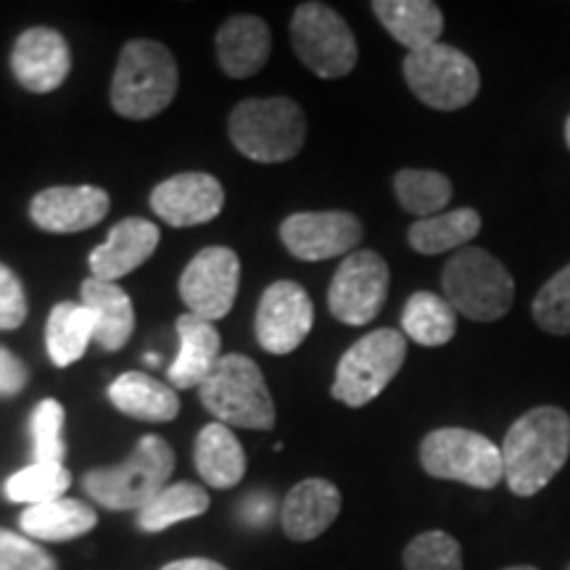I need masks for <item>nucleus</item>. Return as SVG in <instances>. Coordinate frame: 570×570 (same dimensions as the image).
<instances>
[{"instance_id": "nucleus-1", "label": "nucleus", "mask_w": 570, "mask_h": 570, "mask_svg": "<svg viewBox=\"0 0 570 570\" xmlns=\"http://www.w3.org/2000/svg\"><path fill=\"white\" fill-rule=\"evenodd\" d=\"M499 449L512 494H539L570 458V415L552 404L533 407L510 425Z\"/></svg>"}, {"instance_id": "nucleus-2", "label": "nucleus", "mask_w": 570, "mask_h": 570, "mask_svg": "<svg viewBox=\"0 0 570 570\" xmlns=\"http://www.w3.org/2000/svg\"><path fill=\"white\" fill-rule=\"evenodd\" d=\"M180 71L167 46L156 40H130L119 53L111 77V106L119 117L154 119L175 101Z\"/></svg>"}, {"instance_id": "nucleus-3", "label": "nucleus", "mask_w": 570, "mask_h": 570, "mask_svg": "<svg viewBox=\"0 0 570 570\" xmlns=\"http://www.w3.org/2000/svg\"><path fill=\"white\" fill-rule=\"evenodd\" d=\"M235 151L256 164H283L304 148L306 117L294 98H246L227 122Z\"/></svg>"}, {"instance_id": "nucleus-4", "label": "nucleus", "mask_w": 570, "mask_h": 570, "mask_svg": "<svg viewBox=\"0 0 570 570\" xmlns=\"http://www.w3.org/2000/svg\"><path fill=\"white\" fill-rule=\"evenodd\" d=\"M175 452L161 436H142L122 465L88 470L82 489L106 510H142L169 487Z\"/></svg>"}, {"instance_id": "nucleus-5", "label": "nucleus", "mask_w": 570, "mask_h": 570, "mask_svg": "<svg viewBox=\"0 0 570 570\" xmlns=\"http://www.w3.org/2000/svg\"><path fill=\"white\" fill-rule=\"evenodd\" d=\"M444 298L462 317L475 323H494L512 309L515 281L494 254L465 246L452 254L441 275Z\"/></svg>"}, {"instance_id": "nucleus-6", "label": "nucleus", "mask_w": 570, "mask_h": 570, "mask_svg": "<svg viewBox=\"0 0 570 570\" xmlns=\"http://www.w3.org/2000/svg\"><path fill=\"white\" fill-rule=\"evenodd\" d=\"M198 399L217 423L252 431H269L275 425L273 394L259 365L246 354H225L198 386Z\"/></svg>"}, {"instance_id": "nucleus-7", "label": "nucleus", "mask_w": 570, "mask_h": 570, "mask_svg": "<svg viewBox=\"0 0 570 570\" xmlns=\"http://www.w3.org/2000/svg\"><path fill=\"white\" fill-rule=\"evenodd\" d=\"M404 356H407V336L394 327H377L341 356L331 396L346 407H365L399 375Z\"/></svg>"}, {"instance_id": "nucleus-8", "label": "nucleus", "mask_w": 570, "mask_h": 570, "mask_svg": "<svg viewBox=\"0 0 570 570\" xmlns=\"http://www.w3.org/2000/svg\"><path fill=\"white\" fill-rule=\"evenodd\" d=\"M420 465L431 479L494 489L504 481L502 449L468 428H436L420 444Z\"/></svg>"}, {"instance_id": "nucleus-9", "label": "nucleus", "mask_w": 570, "mask_h": 570, "mask_svg": "<svg viewBox=\"0 0 570 570\" xmlns=\"http://www.w3.org/2000/svg\"><path fill=\"white\" fill-rule=\"evenodd\" d=\"M404 80L420 104L436 111L465 109L481 90V75L475 61L444 42L407 53Z\"/></svg>"}, {"instance_id": "nucleus-10", "label": "nucleus", "mask_w": 570, "mask_h": 570, "mask_svg": "<svg viewBox=\"0 0 570 570\" xmlns=\"http://www.w3.org/2000/svg\"><path fill=\"white\" fill-rule=\"evenodd\" d=\"M291 42L298 61L323 80L352 75L360 59L352 27L325 3H302L291 19Z\"/></svg>"}, {"instance_id": "nucleus-11", "label": "nucleus", "mask_w": 570, "mask_h": 570, "mask_svg": "<svg viewBox=\"0 0 570 570\" xmlns=\"http://www.w3.org/2000/svg\"><path fill=\"white\" fill-rule=\"evenodd\" d=\"M389 285L386 259L370 248H360L348 254L333 275L327 288V309L344 325H370L386 304Z\"/></svg>"}, {"instance_id": "nucleus-12", "label": "nucleus", "mask_w": 570, "mask_h": 570, "mask_svg": "<svg viewBox=\"0 0 570 570\" xmlns=\"http://www.w3.org/2000/svg\"><path fill=\"white\" fill-rule=\"evenodd\" d=\"M240 283V259L233 248H202L180 275V298L190 315L214 323L233 312Z\"/></svg>"}, {"instance_id": "nucleus-13", "label": "nucleus", "mask_w": 570, "mask_h": 570, "mask_svg": "<svg viewBox=\"0 0 570 570\" xmlns=\"http://www.w3.org/2000/svg\"><path fill=\"white\" fill-rule=\"evenodd\" d=\"M315 325V304L304 285L277 281L262 294L254 331L259 346L269 354H291L304 344Z\"/></svg>"}, {"instance_id": "nucleus-14", "label": "nucleus", "mask_w": 570, "mask_h": 570, "mask_svg": "<svg viewBox=\"0 0 570 570\" xmlns=\"http://www.w3.org/2000/svg\"><path fill=\"white\" fill-rule=\"evenodd\" d=\"M362 233L360 217L352 212H298L281 223L283 246L302 262L352 254Z\"/></svg>"}, {"instance_id": "nucleus-15", "label": "nucleus", "mask_w": 570, "mask_h": 570, "mask_svg": "<svg viewBox=\"0 0 570 570\" xmlns=\"http://www.w3.org/2000/svg\"><path fill=\"white\" fill-rule=\"evenodd\" d=\"M225 206V188L214 175L183 173L151 190V209L161 223L194 227L212 223Z\"/></svg>"}, {"instance_id": "nucleus-16", "label": "nucleus", "mask_w": 570, "mask_h": 570, "mask_svg": "<svg viewBox=\"0 0 570 570\" xmlns=\"http://www.w3.org/2000/svg\"><path fill=\"white\" fill-rule=\"evenodd\" d=\"M111 209V198L96 185H53L30 204L32 223L46 233H82L96 227Z\"/></svg>"}, {"instance_id": "nucleus-17", "label": "nucleus", "mask_w": 570, "mask_h": 570, "mask_svg": "<svg viewBox=\"0 0 570 570\" xmlns=\"http://www.w3.org/2000/svg\"><path fill=\"white\" fill-rule=\"evenodd\" d=\"M11 69L21 88L30 92H53L67 82L71 71L69 42L51 27H32L13 42Z\"/></svg>"}, {"instance_id": "nucleus-18", "label": "nucleus", "mask_w": 570, "mask_h": 570, "mask_svg": "<svg viewBox=\"0 0 570 570\" xmlns=\"http://www.w3.org/2000/svg\"><path fill=\"white\" fill-rule=\"evenodd\" d=\"M159 227L142 217H127L111 227L106 244L92 248L88 265L92 277L117 283L151 259L159 246Z\"/></svg>"}, {"instance_id": "nucleus-19", "label": "nucleus", "mask_w": 570, "mask_h": 570, "mask_svg": "<svg viewBox=\"0 0 570 570\" xmlns=\"http://www.w3.org/2000/svg\"><path fill=\"white\" fill-rule=\"evenodd\" d=\"M341 512V491L325 479L298 481L283 499L281 525L294 541H312L336 523Z\"/></svg>"}, {"instance_id": "nucleus-20", "label": "nucleus", "mask_w": 570, "mask_h": 570, "mask_svg": "<svg viewBox=\"0 0 570 570\" xmlns=\"http://www.w3.org/2000/svg\"><path fill=\"white\" fill-rule=\"evenodd\" d=\"M273 51V32L267 21L252 13L227 19L217 32V61L219 69L233 80H246L265 69Z\"/></svg>"}, {"instance_id": "nucleus-21", "label": "nucleus", "mask_w": 570, "mask_h": 570, "mask_svg": "<svg viewBox=\"0 0 570 570\" xmlns=\"http://www.w3.org/2000/svg\"><path fill=\"white\" fill-rule=\"evenodd\" d=\"M177 338H180V348H177L173 367L167 370L169 386L180 391L198 389L223 360L219 354L223 341H219L217 327L209 320L185 312L177 317Z\"/></svg>"}, {"instance_id": "nucleus-22", "label": "nucleus", "mask_w": 570, "mask_h": 570, "mask_svg": "<svg viewBox=\"0 0 570 570\" xmlns=\"http://www.w3.org/2000/svg\"><path fill=\"white\" fill-rule=\"evenodd\" d=\"M373 13L410 53L436 46L444 32V13L431 0H375Z\"/></svg>"}, {"instance_id": "nucleus-23", "label": "nucleus", "mask_w": 570, "mask_h": 570, "mask_svg": "<svg viewBox=\"0 0 570 570\" xmlns=\"http://www.w3.org/2000/svg\"><path fill=\"white\" fill-rule=\"evenodd\" d=\"M82 304L88 306L96 317V341L106 352H119L125 348L135 331V309L130 296L119 283L98 281L88 277L80 288Z\"/></svg>"}, {"instance_id": "nucleus-24", "label": "nucleus", "mask_w": 570, "mask_h": 570, "mask_svg": "<svg viewBox=\"0 0 570 570\" xmlns=\"http://www.w3.org/2000/svg\"><path fill=\"white\" fill-rule=\"evenodd\" d=\"M246 452L230 425L209 423L196 436V470L212 489H233L244 481Z\"/></svg>"}, {"instance_id": "nucleus-25", "label": "nucleus", "mask_w": 570, "mask_h": 570, "mask_svg": "<svg viewBox=\"0 0 570 570\" xmlns=\"http://www.w3.org/2000/svg\"><path fill=\"white\" fill-rule=\"evenodd\" d=\"M109 399L127 417L142 423H169L180 412L177 391L146 373H125L109 386Z\"/></svg>"}, {"instance_id": "nucleus-26", "label": "nucleus", "mask_w": 570, "mask_h": 570, "mask_svg": "<svg viewBox=\"0 0 570 570\" xmlns=\"http://www.w3.org/2000/svg\"><path fill=\"white\" fill-rule=\"evenodd\" d=\"M19 525L35 541H71L96 529L98 515L82 499L61 497L27 508L21 512Z\"/></svg>"}, {"instance_id": "nucleus-27", "label": "nucleus", "mask_w": 570, "mask_h": 570, "mask_svg": "<svg viewBox=\"0 0 570 570\" xmlns=\"http://www.w3.org/2000/svg\"><path fill=\"white\" fill-rule=\"evenodd\" d=\"M92 338H96V317L88 306L75 302L53 306L46 325V346L56 367H69L82 360Z\"/></svg>"}, {"instance_id": "nucleus-28", "label": "nucleus", "mask_w": 570, "mask_h": 570, "mask_svg": "<svg viewBox=\"0 0 570 570\" xmlns=\"http://www.w3.org/2000/svg\"><path fill=\"white\" fill-rule=\"evenodd\" d=\"M481 214L470 206H462V209L436 214V217L417 219L415 225L410 227L407 238L410 246L415 248L417 254L436 256L444 252H460L465 244L481 233Z\"/></svg>"}, {"instance_id": "nucleus-29", "label": "nucleus", "mask_w": 570, "mask_h": 570, "mask_svg": "<svg viewBox=\"0 0 570 570\" xmlns=\"http://www.w3.org/2000/svg\"><path fill=\"white\" fill-rule=\"evenodd\" d=\"M402 333L425 348L444 346L458 333V312L444 296L417 291L404 304Z\"/></svg>"}, {"instance_id": "nucleus-30", "label": "nucleus", "mask_w": 570, "mask_h": 570, "mask_svg": "<svg viewBox=\"0 0 570 570\" xmlns=\"http://www.w3.org/2000/svg\"><path fill=\"white\" fill-rule=\"evenodd\" d=\"M206 510H209V494L198 483H169L161 494H156L138 512V529L146 533H161L169 525L204 515Z\"/></svg>"}, {"instance_id": "nucleus-31", "label": "nucleus", "mask_w": 570, "mask_h": 570, "mask_svg": "<svg viewBox=\"0 0 570 570\" xmlns=\"http://www.w3.org/2000/svg\"><path fill=\"white\" fill-rule=\"evenodd\" d=\"M394 190L402 209L420 219L444 214L454 194L449 177L433 169H399L394 175Z\"/></svg>"}, {"instance_id": "nucleus-32", "label": "nucleus", "mask_w": 570, "mask_h": 570, "mask_svg": "<svg viewBox=\"0 0 570 570\" xmlns=\"http://www.w3.org/2000/svg\"><path fill=\"white\" fill-rule=\"evenodd\" d=\"M71 487V473L63 465H48V462H32L30 468L13 473L9 481H6V499L9 502H27L42 504L53 502V499H61Z\"/></svg>"}, {"instance_id": "nucleus-33", "label": "nucleus", "mask_w": 570, "mask_h": 570, "mask_svg": "<svg viewBox=\"0 0 570 570\" xmlns=\"http://www.w3.org/2000/svg\"><path fill=\"white\" fill-rule=\"evenodd\" d=\"M404 570H465L462 547L446 531H425L404 547Z\"/></svg>"}, {"instance_id": "nucleus-34", "label": "nucleus", "mask_w": 570, "mask_h": 570, "mask_svg": "<svg viewBox=\"0 0 570 570\" xmlns=\"http://www.w3.org/2000/svg\"><path fill=\"white\" fill-rule=\"evenodd\" d=\"M533 320L544 333L570 336V265L541 285L533 298Z\"/></svg>"}, {"instance_id": "nucleus-35", "label": "nucleus", "mask_w": 570, "mask_h": 570, "mask_svg": "<svg viewBox=\"0 0 570 570\" xmlns=\"http://www.w3.org/2000/svg\"><path fill=\"white\" fill-rule=\"evenodd\" d=\"M32 444L35 462L63 465L67 444H63V407L56 399H42L32 412Z\"/></svg>"}, {"instance_id": "nucleus-36", "label": "nucleus", "mask_w": 570, "mask_h": 570, "mask_svg": "<svg viewBox=\"0 0 570 570\" xmlns=\"http://www.w3.org/2000/svg\"><path fill=\"white\" fill-rule=\"evenodd\" d=\"M0 570H59V562L35 539L0 529Z\"/></svg>"}, {"instance_id": "nucleus-37", "label": "nucleus", "mask_w": 570, "mask_h": 570, "mask_svg": "<svg viewBox=\"0 0 570 570\" xmlns=\"http://www.w3.org/2000/svg\"><path fill=\"white\" fill-rule=\"evenodd\" d=\"M27 320V294L13 269L0 265V331H17Z\"/></svg>"}, {"instance_id": "nucleus-38", "label": "nucleus", "mask_w": 570, "mask_h": 570, "mask_svg": "<svg viewBox=\"0 0 570 570\" xmlns=\"http://www.w3.org/2000/svg\"><path fill=\"white\" fill-rule=\"evenodd\" d=\"M30 383V367L17 354L0 346V396H17Z\"/></svg>"}, {"instance_id": "nucleus-39", "label": "nucleus", "mask_w": 570, "mask_h": 570, "mask_svg": "<svg viewBox=\"0 0 570 570\" xmlns=\"http://www.w3.org/2000/svg\"><path fill=\"white\" fill-rule=\"evenodd\" d=\"M240 515H244L246 523H252V525L269 523V515H273V497L269 494L248 497L246 502L240 504Z\"/></svg>"}, {"instance_id": "nucleus-40", "label": "nucleus", "mask_w": 570, "mask_h": 570, "mask_svg": "<svg viewBox=\"0 0 570 570\" xmlns=\"http://www.w3.org/2000/svg\"><path fill=\"white\" fill-rule=\"evenodd\" d=\"M161 570H227L223 562L209 558H183L167 562Z\"/></svg>"}, {"instance_id": "nucleus-41", "label": "nucleus", "mask_w": 570, "mask_h": 570, "mask_svg": "<svg viewBox=\"0 0 570 570\" xmlns=\"http://www.w3.org/2000/svg\"><path fill=\"white\" fill-rule=\"evenodd\" d=\"M502 570H539L537 566H510V568H502Z\"/></svg>"}, {"instance_id": "nucleus-42", "label": "nucleus", "mask_w": 570, "mask_h": 570, "mask_svg": "<svg viewBox=\"0 0 570 570\" xmlns=\"http://www.w3.org/2000/svg\"><path fill=\"white\" fill-rule=\"evenodd\" d=\"M146 362H148V365H156V362H159V356H156V354H148V356H146Z\"/></svg>"}, {"instance_id": "nucleus-43", "label": "nucleus", "mask_w": 570, "mask_h": 570, "mask_svg": "<svg viewBox=\"0 0 570 570\" xmlns=\"http://www.w3.org/2000/svg\"><path fill=\"white\" fill-rule=\"evenodd\" d=\"M566 142H568V148H570V117H568V122H566Z\"/></svg>"}, {"instance_id": "nucleus-44", "label": "nucleus", "mask_w": 570, "mask_h": 570, "mask_svg": "<svg viewBox=\"0 0 570 570\" xmlns=\"http://www.w3.org/2000/svg\"><path fill=\"white\" fill-rule=\"evenodd\" d=\"M568 570H570V568H568Z\"/></svg>"}]
</instances>
